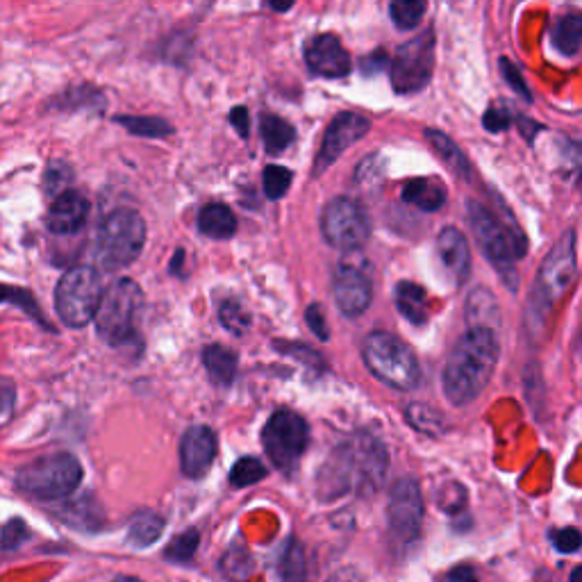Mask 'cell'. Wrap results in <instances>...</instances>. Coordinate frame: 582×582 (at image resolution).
<instances>
[{"label":"cell","mask_w":582,"mask_h":582,"mask_svg":"<svg viewBox=\"0 0 582 582\" xmlns=\"http://www.w3.org/2000/svg\"><path fill=\"white\" fill-rule=\"evenodd\" d=\"M501 71H503V78H505L507 85H510L514 91H517V94L523 98V101H532L530 89H528L526 82H523L517 66H514L510 60H501Z\"/></svg>","instance_id":"cell-38"},{"label":"cell","mask_w":582,"mask_h":582,"mask_svg":"<svg viewBox=\"0 0 582 582\" xmlns=\"http://www.w3.org/2000/svg\"><path fill=\"white\" fill-rule=\"evenodd\" d=\"M426 137L430 139L432 151L439 155V160H442L455 176H460L462 180H471V164L467 160V155L462 153V148L457 146L453 139H448L444 132L437 130H428Z\"/></svg>","instance_id":"cell-24"},{"label":"cell","mask_w":582,"mask_h":582,"mask_svg":"<svg viewBox=\"0 0 582 582\" xmlns=\"http://www.w3.org/2000/svg\"><path fill=\"white\" fill-rule=\"evenodd\" d=\"M307 439H310V428L301 414L291 410L271 414L262 430L264 451L280 471H291L296 467L307 448Z\"/></svg>","instance_id":"cell-10"},{"label":"cell","mask_w":582,"mask_h":582,"mask_svg":"<svg viewBox=\"0 0 582 582\" xmlns=\"http://www.w3.org/2000/svg\"><path fill=\"white\" fill-rule=\"evenodd\" d=\"M62 517L66 523H71V526L94 530V528L101 526L103 514H101V507L91 501V498H82V501L66 505Z\"/></svg>","instance_id":"cell-29"},{"label":"cell","mask_w":582,"mask_h":582,"mask_svg":"<svg viewBox=\"0 0 582 582\" xmlns=\"http://www.w3.org/2000/svg\"><path fill=\"white\" fill-rule=\"evenodd\" d=\"M573 278H576V235L569 230L546 255L542 269H539L535 294H532V310L539 317L553 310V305L567 294Z\"/></svg>","instance_id":"cell-9"},{"label":"cell","mask_w":582,"mask_h":582,"mask_svg":"<svg viewBox=\"0 0 582 582\" xmlns=\"http://www.w3.org/2000/svg\"><path fill=\"white\" fill-rule=\"evenodd\" d=\"M389 530L398 544H412L423 523L421 489L412 478L398 480L389 494Z\"/></svg>","instance_id":"cell-13"},{"label":"cell","mask_w":582,"mask_h":582,"mask_svg":"<svg viewBox=\"0 0 582 582\" xmlns=\"http://www.w3.org/2000/svg\"><path fill=\"white\" fill-rule=\"evenodd\" d=\"M307 564H305V553L303 546L298 542H289L285 555H282L280 573L285 582H307Z\"/></svg>","instance_id":"cell-31"},{"label":"cell","mask_w":582,"mask_h":582,"mask_svg":"<svg viewBox=\"0 0 582 582\" xmlns=\"http://www.w3.org/2000/svg\"><path fill=\"white\" fill-rule=\"evenodd\" d=\"M196 546H198V532L189 530V532H185V535L173 539L171 546L166 548V557H169V560H176V562L189 560V557L194 555Z\"/></svg>","instance_id":"cell-37"},{"label":"cell","mask_w":582,"mask_h":582,"mask_svg":"<svg viewBox=\"0 0 582 582\" xmlns=\"http://www.w3.org/2000/svg\"><path fill=\"white\" fill-rule=\"evenodd\" d=\"M367 369L387 387L412 392L419 385L421 367L410 346L392 332H371L362 344Z\"/></svg>","instance_id":"cell-3"},{"label":"cell","mask_w":582,"mask_h":582,"mask_svg":"<svg viewBox=\"0 0 582 582\" xmlns=\"http://www.w3.org/2000/svg\"><path fill=\"white\" fill-rule=\"evenodd\" d=\"M198 230L212 239H230L237 232V219L228 205L210 203L198 214Z\"/></svg>","instance_id":"cell-22"},{"label":"cell","mask_w":582,"mask_h":582,"mask_svg":"<svg viewBox=\"0 0 582 582\" xmlns=\"http://www.w3.org/2000/svg\"><path fill=\"white\" fill-rule=\"evenodd\" d=\"M328 582H364V578L355 569H339L337 573H332Z\"/></svg>","instance_id":"cell-46"},{"label":"cell","mask_w":582,"mask_h":582,"mask_svg":"<svg viewBox=\"0 0 582 582\" xmlns=\"http://www.w3.org/2000/svg\"><path fill=\"white\" fill-rule=\"evenodd\" d=\"M451 582H476V573L469 567H457L451 571Z\"/></svg>","instance_id":"cell-47"},{"label":"cell","mask_w":582,"mask_h":582,"mask_svg":"<svg viewBox=\"0 0 582 582\" xmlns=\"http://www.w3.org/2000/svg\"><path fill=\"white\" fill-rule=\"evenodd\" d=\"M164 530V521L157 517L153 512H139L132 517L130 521V530H128V539L132 546L137 548H146L155 544L160 539Z\"/></svg>","instance_id":"cell-27"},{"label":"cell","mask_w":582,"mask_h":582,"mask_svg":"<svg viewBox=\"0 0 582 582\" xmlns=\"http://www.w3.org/2000/svg\"><path fill=\"white\" fill-rule=\"evenodd\" d=\"M389 12H392L396 28L412 30L419 26L421 16L426 14V3H419V0H396V3L389 7Z\"/></svg>","instance_id":"cell-32"},{"label":"cell","mask_w":582,"mask_h":582,"mask_svg":"<svg viewBox=\"0 0 582 582\" xmlns=\"http://www.w3.org/2000/svg\"><path fill=\"white\" fill-rule=\"evenodd\" d=\"M203 362L214 385H221V387L232 385V380H235L237 376V355L232 353L230 348L219 346V344L207 346L203 353Z\"/></svg>","instance_id":"cell-23"},{"label":"cell","mask_w":582,"mask_h":582,"mask_svg":"<svg viewBox=\"0 0 582 582\" xmlns=\"http://www.w3.org/2000/svg\"><path fill=\"white\" fill-rule=\"evenodd\" d=\"M262 139L264 146L269 153H282L287 146H291V141L296 139V130L289 126L285 119H280L276 114H264L260 121Z\"/></svg>","instance_id":"cell-26"},{"label":"cell","mask_w":582,"mask_h":582,"mask_svg":"<svg viewBox=\"0 0 582 582\" xmlns=\"http://www.w3.org/2000/svg\"><path fill=\"white\" fill-rule=\"evenodd\" d=\"M335 301L346 317H360L373 301L371 280L355 266H342L335 276Z\"/></svg>","instance_id":"cell-16"},{"label":"cell","mask_w":582,"mask_h":582,"mask_svg":"<svg viewBox=\"0 0 582 582\" xmlns=\"http://www.w3.org/2000/svg\"><path fill=\"white\" fill-rule=\"evenodd\" d=\"M230 121H232V126L239 130L241 137L248 135V112H246V107H235V110H232V114H230Z\"/></svg>","instance_id":"cell-45"},{"label":"cell","mask_w":582,"mask_h":582,"mask_svg":"<svg viewBox=\"0 0 582 582\" xmlns=\"http://www.w3.org/2000/svg\"><path fill=\"white\" fill-rule=\"evenodd\" d=\"M23 537H28L26 526H23L21 521H12L10 526H5L3 530V548H16L23 542Z\"/></svg>","instance_id":"cell-43"},{"label":"cell","mask_w":582,"mask_h":582,"mask_svg":"<svg viewBox=\"0 0 582 582\" xmlns=\"http://www.w3.org/2000/svg\"><path fill=\"white\" fill-rule=\"evenodd\" d=\"M467 321L469 328H489L496 332L498 326V305L496 298L487 289H478L469 296L467 303Z\"/></svg>","instance_id":"cell-25"},{"label":"cell","mask_w":582,"mask_h":582,"mask_svg":"<svg viewBox=\"0 0 582 582\" xmlns=\"http://www.w3.org/2000/svg\"><path fill=\"white\" fill-rule=\"evenodd\" d=\"M580 41H582V19L576 14L562 16L560 21L555 23L553 28V46L562 55H578L580 51Z\"/></svg>","instance_id":"cell-28"},{"label":"cell","mask_w":582,"mask_h":582,"mask_svg":"<svg viewBox=\"0 0 582 582\" xmlns=\"http://www.w3.org/2000/svg\"><path fill=\"white\" fill-rule=\"evenodd\" d=\"M580 578H582V571H580V569H573V573H571V582H580Z\"/></svg>","instance_id":"cell-48"},{"label":"cell","mask_w":582,"mask_h":582,"mask_svg":"<svg viewBox=\"0 0 582 582\" xmlns=\"http://www.w3.org/2000/svg\"><path fill=\"white\" fill-rule=\"evenodd\" d=\"M114 582H141V580H137V578H116Z\"/></svg>","instance_id":"cell-49"},{"label":"cell","mask_w":582,"mask_h":582,"mask_svg":"<svg viewBox=\"0 0 582 582\" xmlns=\"http://www.w3.org/2000/svg\"><path fill=\"white\" fill-rule=\"evenodd\" d=\"M216 455V437L207 426L189 428L180 439V469L187 478H203Z\"/></svg>","instance_id":"cell-17"},{"label":"cell","mask_w":582,"mask_h":582,"mask_svg":"<svg viewBox=\"0 0 582 582\" xmlns=\"http://www.w3.org/2000/svg\"><path fill=\"white\" fill-rule=\"evenodd\" d=\"M305 62L321 78H344L351 73V55L332 35L314 37L305 48Z\"/></svg>","instance_id":"cell-15"},{"label":"cell","mask_w":582,"mask_h":582,"mask_svg":"<svg viewBox=\"0 0 582 582\" xmlns=\"http://www.w3.org/2000/svg\"><path fill=\"white\" fill-rule=\"evenodd\" d=\"M396 310L412 326H426L428 323V296L426 289L414 282H398L396 285Z\"/></svg>","instance_id":"cell-21"},{"label":"cell","mask_w":582,"mask_h":582,"mask_svg":"<svg viewBox=\"0 0 582 582\" xmlns=\"http://www.w3.org/2000/svg\"><path fill=\"white\" fill-rule=\"evenodd\" d=\"M437 255H439V262H442V266L455 285L467 282L471 273V251H469L467 237H464L460 230L444 228L442 232H439Z\"/></svg>","instance_id":"cell-19"},{"label":"cell","mask_w":582,"mask_h":582,"mask_svg":"<svg viewBox=\"0 0 582 582\" xmlns=\"http://www.w3.org/2000/svg\"><path fill=\"white\" fill-rule=\"evenodd\" d=\"M369 119L355 112H342L330 121L323 137L321 151L317 155V166H314V176H321L328 166L335 164L346 148H351L355 141H360L369 132Z\"/></svg>","instance_id":"cell-14"},{"label":"cell","mask_w":582,"mask_h":582,"mask_svg":"<svg viewBox=\"0 0 582 582\" xmlns=\"http://www.w3.org/2000/svg\"><path fill=\"white\" fill-rule=\"evenodd\" d=\"M66 180H71V171H69V166H64V164H53L46 173L48 191L62 189L66 185Z\"/></svg>","instance_id":"cell-42"},{"label":"cell","mask_w":582,"mask_h":582,"mask_svg":"<svg viewBox=\"0 0 582 582\" xmlns=\"http://www.w3.org/2000/svg\"><path fill=\"white\" fill-rule=\"evenodd\" d=\"M14 398H16L14 382L7 378H0V417H5V414L12 412Z\"/></svg>","instance_id":"cell-44"},{"label":"cell","mask_w":582,"mask_h":582,"mask_svg":"<svg viewBox=\"0 0 582 582\" xmlns=\"http://www.w3.org/2000/svg\"><path fill=\"white\" fill-rule=\"evenodd\" d=\"M89 216V201L80 191H62L60 196L55 198L51 210L46 216V228L53 232V235H76L82 230V226L87 223Z\"/></svg>","instance_id":"cell-18"},{"label":"cell","mask_w":582,"mask_h":582,"mask_svg":"<svg viewBox=\"0 0 582 582\" xmlns=\"http://www.w3.org/2000/svg\"><path fill=\"white\" fill-rule=\"evenodd\" d=\"M387 451L369 432H357L335 448L319 476V496L332 498L344 494H371L382 485L387 473Z\"/></svg>","instance_id":"cell-1"},{"label":"cell","mask_w":582,"mask_h":582,"mask_svg":"<svg viewBox=\"0 0 582 582\" xmlns=\"http://www.w3.org/2000/svg\"><path fill=\"white\" fill-rule=\"evenodd\" d=\"M498 362V339L489 328H469L457 339L444 367V394L453 405H469L482 394Z\"/></svg>","instance_id":"cell-2"},{"label":"cell","mask_w":582,"mask_h":582,"mask_svg":"<svg viewBox=\"0 0 582 582\" xmlns=\"http://www.w3.org/2000/svg\"><path fill=\"white\" fill-rule=\"evenodd\" d=\"M291 187V171L285 169V166H266L264 171V191L271 201H278L287 194V189Z\"/></svg>","instance_id":"cell-36"},{"label":"cell","mask_w":582,"mask_h":582,"mask_svg":"<svg viewBox=\"0 0 582 582\" xmlns=\"http://www.w3.org/2000/svg\"><path fill=\"white\" fill-rule=\"evenodd\" d=\"M144 307V294L135 280L121 278L103 291L96 310V330L110 346H123L135 337V328Z\"/></svg>","instance_id":"cell-5"},{"label":"cell","mask_w":582,"mask_h":582,"mask_svg":"<svg viewBox=\"0 0 582 582\" xmlns=\"http://www.w3.org/2000/svg\"><path fill=\"white\" fill-rule=\"evenodd\" d=\"M553 542L557 546V551L562 553H576L580 548V532L576 528H564L557 530L553 535Z\"/></svg>","instance_id":"cell-40"},{"label":"cell","mask_w":582,"mask_h":582,"mask_svg":"<svg viewBox=\"0 0 582 582\" xmlns=\"http://www.w3.org/2000/svg\"><path fill=\"white\" fill-rule=\"evenodd\" d=\"M321 232L337 251H357L371 237V223L364 207L353 198H335L321 216Z\"/></svg>","instance_id":"cell-11"},{"label":"cell","mask_w":582,"mask_h":582,"mask_svg":"<svg viewBox=\"0 0 582 582\" xmlns=\"http://www.w3.org/2000/svg\"><path fill=\"white\" fill-rule=\"evenodd\" d=\"M467 210H469L471 230H473V235H476L480 251L485 253L487 260L496 266L507 285H510V278H512V285L517 287L514 260H519V257L526 253V239L514 237L512 232H507L503 223L498 221L485 205L471 201Z\"/></svg>","instance_id":"cell-8"},{"label":"cell","mask_w":582,"mask_h":582,"mask_svg":"<svg viewBox=\"0 0 582 582\" xmlns=\"http://www.w3.org/2000/svg\"><path fill=\"white\" fill-rule=\"evenodd\" d=\"M116 121L121 126H126L132 135L139 137H164L171 135V126L162 119H155V116H116Z\"/></svg>","instance_id":"cell-30"},{"label":"cell","mask_w":582,"mask_h":582,"mask_svg":"<svg viewBox=\"0 0 582 582\" xmlns=\"http://www.w3.org/2000/svg\"><path fill=\"white\" fill-rule=\"evenodd\" d=\"M266 476L264 464L257 457H241L230 471V482L235 487H251Z\"/></svg>","instance_id":"cell-33"},{"label":"cell","mask_w":582,"mask_h":582,"mask_svg":"<svg viewBox=\"0 0 582 582\" xmlns=\"http://www.w3.org/2000/svg\"><path fill=\"white\" fill-rule=\"evenodd\" d=\"M146 223L141 214L128 207L112 212L98 230L96 255L105 269L116 271L132 264L144 251Z\"/></svg>","instance_id":"cell-6"},{"label":"cell","mask_w":582,"mask_h":582,"mask_svg":"<svg viewBox=\"0 0 582 582\" xmlns=\"http://www.w3.org/2000/svg\"><path fill=\"white\" fill-rule=\"evenodd\" d=\"M448 191L437 178H414L403 187V201L423 212H437L446 203Z\"/></svg>","instance_id":"cell-20"},{"label":"cell","mask_w":582,"mask_h":582,"mask_svg":"<svg viewBox=\"0 0 582 582\" xmlns=\"http://www.w3.org/2000/svg\"><path fill=\"white\" fill-rule=\"evenodd\" d=\"M82 482V464L76 455L55 453L39 457L16 473V487L37 501H57L78 489Z\"/></svg>","instance_id":"cell-4"},{"label":"cell","mask_w":582,"mask_h":582,"mask_svg":"<svg viewBox=\"0 0 582 582\" xmlns=\"http://www.w3.org/2000/svg\"><path fill=\"white\" fill-rule=\"evenodd\" d=\"M7 301V303H16V305H21L23 307V312H28L32 319H35L39 326H44L51 330V326H48V321L41 317V312H39V305L35 303V298H32L30 291L26 289H16V287H3L0 285V303Z\"/></svg>","instance_id":"cell-34"},{"label":"cell","mask_w":582,"mask_h":582,"mask_svg":"<svg viewBox=\"0 0 582 582\" xmlns=\"http://www.w3.org/2000/svg\"><path fill=\"white\" fill-rule=\"evenodd\" d=\"M510 121H512V114L503 110V107H489L485 119H482V123H485V128L489 132H503L505 128H510Z\"/></svg>","instance_id":"cell-39"},{"label":"cell","mask_w":582,"mask_h":582,"mask_svg":"<svg viewBox=\"0 0 582 582\" xmlns=\"http://www.w3.org/2000/svg\"><path fill=\"white\" fill-rule=\"evenodd\" d=\"M307 323H310V328L314 330V335H317L321 342H326V339L330 337V332L326 330V319H323V314H321V307L319 305H310L307 307Z\"/></svg>","instance_id":"cell-41"},{"label":"cell","mask_w":582,"mask_h":582,"mask_svg":"<svg viewBox=\"0 0 582 582\" xmlns=\"http://www.w3.org/2000/svg\"><path fill=\"white\" fill-rule=\"evenodd\" d=\"M103 298V280L94 266H73L55 289V310L69 328H85L96 317Z\"/></svg>","instance_id":"cell-7"},{"label":"cell","mask_w":582,"mask_h":582,"mask_svg":"<svg viewBox=\"0 0 582 582\" xmlns=\"http://www.w3.org/2000/svg\"><path fill=\"white\" fill-rule=\"evenodd\" d=\"M219 319L223 326L232 332V335H244L248 323H251L244 307H241L237 301H232V298H228V301H223L219 305Z\"/></svg>","instance_id":"cell-35"},{"label":"cell","mask_w":582,"mask_h":582,"mask_svg":"<svg viewBox=\"0 0 582 582\" xmlns=\"http://www.w3.org/2000/svg\"><path fill=\"white\" fill-rule=\"evenodd\" d=\"M435 69V32L407 41L392 62V87L396 94H414L428 85Z\"/></svg>","instance_id":"cell-12"}]
</instances>
